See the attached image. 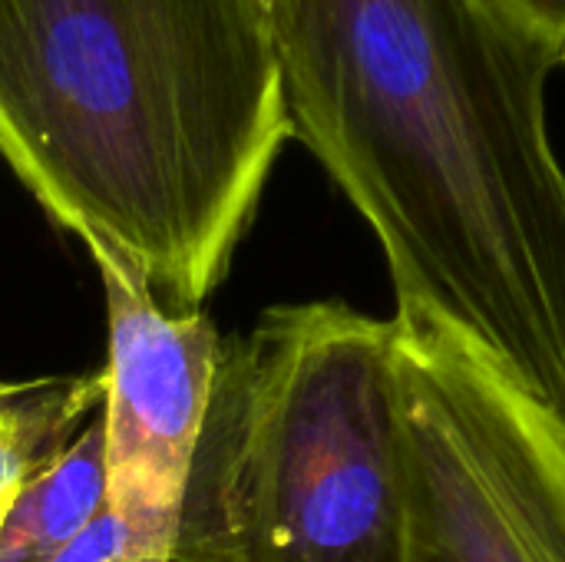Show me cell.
Masks as SVG:
<instances>
[{
    "label": "cell",
    "mask_w": 565,
    "mask_h": 562,
    "mask_svg": "<svg viewBox=\"0 0 565 562\" xmlns=\"http://www.w3.org/2000/svg\"><path fill=\"white\" fill-rule=\"evenodd\" d=\"M175 562H411L391 318L275 305L222 338Z\"/></svg>",
    "instance_id": "3957f363"
},
{
    "label": "cell",
    "mask_w": 565,
    "mask_h": 562,
    "mask_svg": "<svg viewBox=\"0 0 565 562\" xmlns=\"http://www.w3.org/2000/svg\"><path fill=\"white\" fill-rule=\"evenodd\" d=\"M119 553V520L106 507L73 543H66L46 562H113Z\"/></svg>",
    "instance_id": "ba28073f"
},
{
    "label": "cell",
    "mask_w": 565,
    "mask_h": 562,
    "mask_svg": "<svg viewBox=\"0 0 565 562\" xmlns=\"http://www.w3.org/2000/svg\"><path fill=\"white\" fill-rule=\"evenodd\" d=\"M288 139L268 0H0V156L169 315L222 285Z\"/></svg>",
    "instance_id": "7a4b0ae2"
},
{
    "label": "cell",
    "mask_w": 565,
    "mask_h": 562,
    "mask_svg": "<svg viewBox=\"0 0 565 562\" xmlns=\"http://www.w3.org/2000/svg\"><path fill=\"white\" fill-rule=\"evenodd\" d=\"M106 510V434L96 417L23 477L0 517V562H46Z\"/></svg>",
    "instance_id": "8992f818"
},
{
    "label": "cell",
    "mask_w": 565,
    "mask_h": 562,
    "mask_svg": "<svg viewBox=\"0 0 565 562\" xmlns=\"http://www.w3.org/2000/svg\"><path fill=\"white\" fill-rule=\"evenodd\" d=\"M411 562H565V414L434 315L397 308Z\"/></svg>",
    "instance_id": "277c9868"
},
{
    "label": "cell",
    "mask_w": 565,
    "mask_h": 562,
    "mask_svg": "<svg viewBox=\"0 0 565 562\" xmlns=\"http://www.w3.org/2000/svg\"><path fill=\"white\" fill-rule=\"evenodd\" d=\"M106 295V507L119 520L113 562H175L189 464L222 335L205 311L169 315L142 275L89 248Z\"/></svg>",
    "instance_id": "5b68a950"
},
{
    "label": "cell",
    "mask_w": 565,
    "mask_h": 562,
    "mask_svg": "<svg viewBox=\"0 0 565 562\" xmlns=\"http://www.w3.org/2000/svg\"><path fill=\"white\" fill-rule=\"evenodd\" d=\"M540 40H546L565 63V0H493Z\"/></svg>",
    "instance_id": "52a82bcc"
},
{
    "label": "cell",
    "mask_w": 565,
    "mask_h": 562,
    "mask_svg": "<svg viewBox=\"0 0 565 562\" xmlns=\"http://www.w3.org/2000/svg\"><path fill=\"white\" fill-rule=\"evenodd\" d=\"M291 132L371 225L397 308L565 414L563 60L493 0H268Z\"/></svg>",
    "instance_id": "6da1fadb"
}]
</instances>
